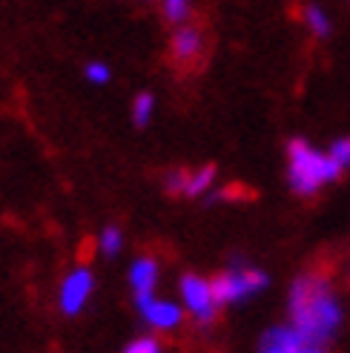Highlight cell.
Returning a JSON list of instances; mask_svg holds the SVG:
<instances>
[{
    "label": "cell",
    "instance_id": "cell-1",
    "mask_svg": "<svg viewBox=\"0 0 350 353\" xmlns=\"http://www.w3.org/2000/svg\"><path fill=\"white\" fill-rule=\"evenodd\" d=\"M290 325L313 345H325L342 325V305L330 288V279L319 270L302 273L287 296Z\"/></svg>",
    "mask_w": 350,
    "mask_h": 353
},
{
    "label": "cell",
    "instance_id": "cell-2",
    "mask_svg": "<svg viewBox=\"0 0 350 353\" xmlns=\"http://www.w3.org/2000/svg\"><path fill=\"white\" fill-rule=\"evenodd\" d=\"M342 179V167L330 155L313 150L305 138L287 141V181L299 196H313L322 184H333Z\"/></svg>",
    "mask_w": 350,
    "mask_h": 353
},
{
    "label": "cell",
    "instance_id": "cell-3",
    "mask_svg": "<svg viewBox=\"0 0 350 353\" xmlns=\"http://www.w3.org/2000/svg\"><path fill=\"white\" fill-rule=\"evenodd\" d=\"M209 288H213L216 305H238V302H247L250 296L265 290L267 276L256 268H244L241 261H236V268L209 279Z\"/></svg>",
    "mask_w": 350,
    "mask_h": 353
},
{
    "label": "cell",
    "instance_id": "cell-4",
    "mask_svg": "<svg viewBox=\"0 0 350 353\" xmlns=\"http://www.w3.org/2000/svg\"><path fill=\"white\" fill-rule=\"evenodd\" d=\"M204 52H207V41H204V29L196 23H184L172 32L169 41V61L178 69H198L204 63Z\"/></svg>",
    "mask_w": 350,
    "mask_h": 353
},
{
    "label": "cell",
    "instance_id": "cell-5",
    "mask_svg": "<svg viewBox=\"0 0 350 353\" xmlns=\"http://www.w3.org/2000/svg\"><path fill=\"white\" fill-rule=\"evenodd\" d=\"M181 296L187 302V310L192 313V319H196L201 327L213 325L216 322V296H213V288H209V281L196 276V273H187L181 279Z\"/></svg>",
    "mask_w": 350,
    "mask_h": 353
},
{
    "label": "cell",
    "instance_id": "cell-6",
    "mask_svg": "<svg viewBox=\"0 0 350 353\" xmlns=\"http://www.w3.org/2000/svg\"><path fill=\"white\" fill-rule=\"evenodd\" d=\"M135 305H138V310H141V316L147 319V325H152L155 330H172V327H178L181 319H184V313H181L178 305L161 302V299H155L152 293L135 296Z\"/></svg>",
    "mask_w": 350,
    "mask_h": 353
},
{
    "label": "cell",
    "instance_id": "cell-7",
    "mask_svg": "<svg viewBox=\"0 0 350 353\" xmlns=\"http://www.w3.org/2000/svg\"><path fill=\"white\" fill-rule=\"evenodd\" d=\"M92 285H95L92 273L86 268H78V270L69 273L63 279V288H61V310L66 316L81 313L83 305H86V299H90V293H92Z\"/></svg>",
    "mask_w": 350,
    "mask_h": 353
},
{
    "label": "cell",
    "instance_id": "cell-8",
    "mask_svg": "<svg viewBox=\"0 0 350 353\" xmlns=\"http://www.w3.org/2000/svg\"><path fill=\"white\" fill-rule=\"evenodd\" d=\"M310 345L293 325H276L270 327L258 342V353H302Z\"/></svg>",
    "mask_w": 350,
    "mask_h": 353
},
{
    "label": "cell",
    "instance_id": "cell-9",
    "mask_svg": "<svg viewBox=\"0 0 350 353\" xmlns=\"http://www.w3.org/2000/svg\"><path fill=\"white\" fill-rule=\"evenodd\" d=\"M130 285L135 290V296H147L155 290V285H158V261L150 259V256H141L132 261L130 268Z\"/></svg>",
    "mask_w": 350,
    "mask_h": 353
},
{
    "label": "cell",
    "instance_id": "cell-10",
    "mask_svg": "<svg viewBox=\"0 0 350 353\" xmlns=\"http://www.w3.org/2000/svg\"><path fill=\"white\" fill-rule=\"evenodd\" d=\"M216 181V167L213 164H204L198 170H189V184H187V196L196 199V196H204V192H209V187H213Z\"/></svg>",
    "mask_w": 350,
    "mask_h": 353
},
{
    "label": "cell",
    "instance_id": "cell-11",
    "mask_svg": "<svg viewBox=\"0 0 350 353\" xmlns=\"http://www.w3.org/2000/svg\"><path fill=\"white\" fill-rule=\"evenodd\" d=\"M305 23H307V29L316 34V38H327L330 34V17H327V12L322 9V6H316V3H310V6H305Z\"/></svg>",
    "mask_w": 350,
    "mask_h": 353
},
{
    "label": "cell",
    "instance_id": "cell-12",
    "mask_svg": "<svg viewBox=\"0 0 350 353\" xmlns=\"http://www.w3.org/2000/svg\"><path fill=\"white\" fill-rule=\"evenodd\" d=\"M152 112H155V95L152 92L135 95V101H132V123L135 127H147Z\"/></svg>",
    "mask_w": 350,
    "mask_h": 353
},
{
    "label": "cell",
    "instance_id": "cell-13",
    "mask_svg": "<svg viewBox=\"0 0 350 353\" xmlns=\"http://www.w3.org/2000/svg\"><path fill=\"white\" fill-rule=\"evenodd\" d=\"M161 12L169 23L175 26H184L189 21V14H192V3L189 0H161Z\"/></svg>",
    "mask_w": 350,
    "mask_h": 353
},
{
    "label": "cell",
    "instance_id": "cell-14",
    "mask_svg": "<svg viewBox=\"0 0 350 353\" xmlns=\"http://www.w3.org/2000/svg\"><path fill=\"white\" fill-rule=\"evenodd\" d=\"M187 184H189V170L187 167H175L164 175V190L169 196H187Z\"/></svg>",
    "mask_w": 350,
    "mask_h": 353
},
{
    "label": "cell",
    "instance_id": "cell-15",
    "mask_svg": "<svg viewBox=\"0 0 350 353\" xmlns=\"http://www.w3.org/2000/svg\"><path fill=\"white\" fill-rule=\"evenodd\" d=\"M98 244H101V253H103V256H118V253H121V230H118L115 224L103 227Z\"/></svg>",
    "mask_w": 350,
    "mask_h": 353
},
{
    "label": "cell",
    "instance_id": "cell-16",
    "mask_svg": "<svg viewBox=\"0 0 350 353\" xmlns=\"http://www.w3.org/2000/svg\"><path fill=\"white\" fill-rule=\"evenodd\" d=\"M327 155L333 158V161L342 167V172H344V170H350V138H336L333 144H330Z\"/></svg>",
    "mask_w": 350,
    "mask_h": 353
},
{
    "label": "cell",
    "instance_id": "cell-17",
    "mask_svg": "<svg viewBox=\"0 0 350 353\" xmlns=\"http://www.w3.org/2000/svg\"><path fill=\"white\" fill-rule=\"evenodd\" d=\"M83 75H86V81H90V83H98V86L110 83V78H112L110 66H107V63H101V61H92V63H86Z\"/></svg>",
    "mask_w": 350,
    "mask_h": 353
},
{
    "label": "cell",
    "instance_id": "cell-18",
    "mask_svg": "<svg viewBox=\"0 0 350 353\" xmlns=\"http://www.w3.org/2000/svg\"><path fill=\"white\" fill-rule=\"evenodd\" d=\"M124 353H161V345L155 342V339H150V336H141V339L130 342Z\"/></svg>",
    "mask_w": 350,
    "mask_h": 353
},
{
    "label": "cell",
    "instance_id": "cell-19",
    "mask_svg": "<svg viewBox=\"0 0 350 353\" xmlns=\"http://www.w3.org/2000/svg\"><path fill=\"white\" fill-rule=\"evenodd\" d=\"M302 353H325V345H313V342H310V345H305Z\"/></svg>",
    "mask_w": 350,
    "mask_h": 353
}]
</instances>
